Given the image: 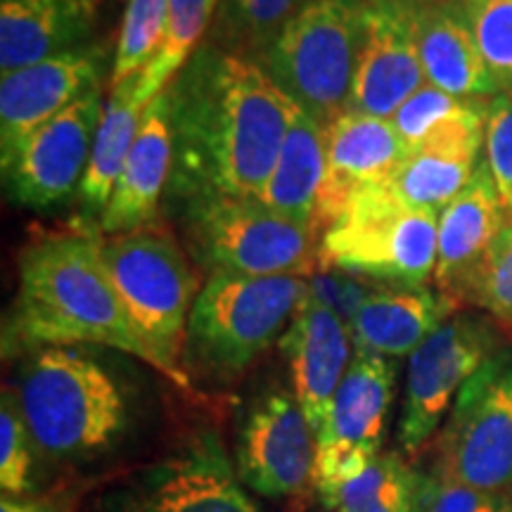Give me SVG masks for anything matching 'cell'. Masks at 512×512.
Segmentation results:
<instances>
[{"label": "cell", "instance_id": "8992f818", "mask_svg": "<svg viewBox=\"0 0 512 512\" xmlns=\"http://www.w3.org/2000/svg\"><path fill=\"white\" fill-rule=\"evenodd\" d=\"M361 41V0H311L256 64L299 110L328 128L349 110Z\"/></svg>", "mask_w": 512, "mask_h": 512}, {"label": "cell", "instance_id": "6da1fadb", "mask_svg": "<svg viewBox=\"0 0 512 512\" xmlns=\"http://www.w3.org/2000/svg\"><path fill=\"white\" fill-rule=\"evenodd\" d=\"M174 133L169 188L261 200L297 105L249 57L204 43L166 86Z\"/></svg>", "mask_w": 512, "mask_h": 512}, {"label": "cell", "instance_id": "ffe728a7", "mask_svg": "<svg viewBox=\"0 0 512 512\" xmlns=\"http://www.w3.org/2000/svg\"><path fill=\"white\" fill-rule=\"evenodd\" d=\"M508 221V209L482 162L472 181L439 211L437 290L458 302L460 287L477 271Z\"/></svg>", "mask_w": 512, "mask_h": 512}, {"label": "cell", "instance_id": "8fae6325", "mask_svg": "<svg viewBox=\"0 0 512 512\" xmlns=\"http://www.w3.org/2000/svg\"><path fill=\"white\" fill-rule=\"evenodd\" d=\"M396 370L387 358L356 354L318 437L316 491L323 505L382 453Z\"/></svg>", "mask_w": 512, "mask_h": 512}, {"label": "cell", "instance_id": "5bb4252c", "mask_svg": "<svg viewBox=\"0 0 512 512\" xmlns=\"http://www.w3.org/2000/svg\"><path fill=\"white\" fill-rule=\"evenodd\" d=\"M425 83L408 0H366L361 55L347 112L392 119Z\"/></svg>", "mask_w": 512, "mask_h": 512}, {"label": "cell", "instance_id": "4dcf8cb0", "mask_svg": "<svg viewBox=\"0 0 512 512\" xmlns=\"http://www.w3.org/2000/svg\"><path fill=\"white\" fill-rule=\"evenodd\" d=\"M169 0H126L124 19L114 48L110 88L140 76L164 43Z\"/></svg>", "mask_w": 512, "mask_h": 512}, {"label": "cell", "instance_id": "f35d334b", "mask_svg": "<svg viewBox=\"0 0 512 512\" xmlns=\"http://www.w3.org/2000/svg\"><path fill=\"white\" fill-rule=\"evenodd\" d=\"M448 3H458V5H465V3H470V0H448Z\"/></svg>", "mask_w": 512, "mask_h": 512}, {"label": "cell", "instance_id": "30bf717a", "mask_svg": "<svg viewBox=\"0 0 512 512\" xmlns=\"http://www.w3.org/2000/svg\"><path fill=\"white\" fill-rule=\"evenodd\" d=\"M498 351L489 320L456 313L411 354L399 420V446L418 456L451 413L460 389Z\"/></svg>", "mask_w": 512, "mask_h": 512}, {"label": "cell", "instance_id": "836d02e7", "mask_svg": "<svg viewBox=\"0 0 512 512\" xmlns=\"http://www.w3.org/2000/svg\"><path fill=\"white\" fill-rule=\"evenodd\" d=\"M38 451L15 389H3L0 403V486L3 496H24L34 486V453Z\"/></svg>", "mask_w": 512, "mask_h": 512}, {"label": "cell", "instance_id": "4fadbf2b", "mask_svg": "<svg viewBox=\"0 0 512 512\" xmlns=\"http://www.w3.org/2000/svg\"><path fill=\"white\" fill-rule=\"evenodd\" d=\"M102 112V91L95 88L36 128L3 171L12 200L31 209H48L79 192Z\"/></svg>", "mask_w": 512, "mask_h": 512}, {"label": "cell", "instance_id": "d6a6232c", "mask_svg": "<svg viewBox=\"0 0 512 512\" xmlns=\"http://www.w3.org/2000/svg\"><path fill=\"white\" fill-rule=\"evenodd\" d=\"M460 302L477 306L503 323H512V219L477 271L460 287Z\"/></svg>", "mask_w": 512, "mask_h": 512}, {"label": "cell", "instance_id": "cb8c5ba5", "mask_svg": "<svg viewBox=\"0 0 512 512\" xmlns=\"http://www.w3.org/2000/svg\"><path fill=\"white\" fill-rule=\"evenodd\" d=\"M323 178L325 126L297 107L261 202L290 219L316 228V207Z\"/></svg>", "mask_w": 512, "mask_h": 512}, {"label": "cell", "instance_id": "f1b7e54d", "mask_svg": "<svg viewBox=\"0 0 512 512\" xmlns=\"http://www.w3.org/2000/svg\"><path fill=\"white\" fill-rule=\"evenodd\" d=\"M309 3L311 0H219L211 43L256 62L287 22Z\"/></svg>", "mask_w": 512, "mask_h": 512}, {"label": "cell", "instance_id": "e575fe53", "mask_svg": "<svg viewBox=\"0 0 512 512\" xmlns=\"http://www.w3.org/2000/svg\"><path fill=\"white\" fill-rule=\"evenodd\" d=\"M484 164L512 219V93L489 102L484 128Z\"/></svg>", "mask_w": 512, "mask_h": 512}, {"label": "cell", "instance_id": "83f0119b", "mask_svg": "<svg viewBox=\"0 0 512 512\" xmlns=\"http://www.w3.org/2000/svg\"><path fill=\"white\" fill-rule=\"evenodd\" d=\"M422 484L399 453H380L366 470L337 489L325 508L332 512H420Z\"/></svg>", "mask_w": 512, "mask_h": 512}, {"label": "cell", "instance_id": "603a6c76", "mask_svg": "<svg viewBox=\"0 0 512 512\" xmlns=\"http://www.w3.org/2000/svg\"><path fill=\"white\" fill-rule=\"evenodd\" d=\"M140 512H261L235 477L216 434H202L162 465Z\"/></svg>", "mask_w": 512, "mask_h": 512}, {"label": "cell", "instance_id": "9c48e42d", "mask_svg": "<svg viewBox=\"0 0 512 512\" xmlns=\"http://www.w3.org/2000/svg\"><path fill=\"white\" fill-rule=\"evenodd\" d=\"M437 475L512 494V351L484 361L453 403L437 448Z\"/></svg>", "mask_w": 512, "mask_h": 512}, {"label": "cell", "instance_id": "f546056e", "mask_svg": "<svg viewBox=\"0 0 512 512\" xmlns=\"http://www.w3.org/2000/svg\"><path fill=\"white\" fill-rule=\"evenodd\" d=\"M219 0H169L164 43L155 60L140 76L138 98L143 105L166 91L176 74L188 64L216 17Z\"/></svg>", "mask_w": 512, "mask_h": 512}, {"label": "cell", "instance_id": "3957f363", "mask_svg": "<svg viewBox=\"0 0 512 512\" xmlns=\"http://www.w3.org/2000/svg\"><path fill=\"white\" fill-rule=\"evenodd\" d=\"M38 453L79 460L110 451L126 427V399L110 370L72 347L27 358L15 389Z\"/></svg>", "mask_w": 512, "mask_h": 512}, {"label": "cell", "instance_id": "ba28073f", "mask_svg": "<svg viewBox=\"0 0 512 512\" xmlns=\"http://www.w3.org/2000/svg\"><path fill=\"white\" fill-rule=\"evenodd\" d=\"M437 211L408 209L387 183L361 190L320 235L318 271H347L394 287H425L437 271Z\"/></svg>", "mask_w": 512, "mask_h": 512}, {"label": "cell", "instance_id": "9a60e30c", "mask_svg": "<svg viewBox=\"0 0 512 512\" xmlns=\"http://www.w3.org/2000/svg\"><path fill=\"white\" fill-rule=\"evenodd\" d=\"M107 53L102 46H83L43 60L0 81V157L3 171L17 157L31 133L76 100L100 88Z\"/></svg>", "mask_w": 512, "mask_h": 512}, {"label": "cell", "instance_id": "7c38bea8", "mask_svg": "<svg viewBox=\"0 0 512 512\" xmlns=\"http://www.w3.org/2000/svg\"><path fill=\"white\" fill-rule=\"evenodd\" d=\"M235 463L242 484L273 501L316 489L318 437L292 394L275 389L254 403L242 422Z\"/></svg>", "mask_w": 512, "mask_h": 512}, {"label": "cell", "instance_id": "484cf974", "mask_svg": "<svg viewBox=\"0 0 512 512\" xmlns=\"http://www.w3.org/2000/svg\"><path fill=\"white\" fill-rule=\"evenodd\" d=\"M484 145H434L413 150L387 188L408 209L439 211L446 207L479 169Z\"/></svg>", "mask_w": 512, "mask_h": 512}, {"label": "cell", "instance_id": "e0dca14e", "mask_svg": "<svg viewBox=\"0 0 512 512\" xmlns=\"http://www.w3.org/2000/svg\"><path fill=\"white\" fill-rule=\"evenodd\" d=\"M280 351L290 368L294 399L320 437L328 425L339 384L354 363L351 356H356L351 328L335 311L306 297L290 328L280 337Z\"/></svg>", "mask_w": 512, "mask_h": 512}, {"label": "cell", "instance_id": "7a4b0ae2", "mask_svg": "<svg viewBox=\"0 0 512 512\" xmlns=\"http://www.w3.org/2000/svg\"><path fill=\"white\" fill-rule=\"evenodd\" d=\"M72 344L124 351L162 373L102 266L100 230L91 228L50 230L27 242L3 328L5 354Z\"/></svg>", "mask_w": 512, "mask_h": 512}, {"label": "cell", "instance_id": "44dd1931", "mask_svg": "<svg viewBox=\"0 0 512 512\" xmlns=\"http://www.w3.org/2000/svg\"><path fill=\"white\" fill-rule=\"evenodd\" d=\"M102 0H0L3 74L88 46Z\"/></svg>", "mask_w": 512, "mask_h": 512}, {"label": "cell", "instance_id": "ab89813d", "mask_svg": "<svg viewBox=\"0 0 512 512\" xmlns=\"http://www.w3.org/2000/svg\"><path fill=\"white\" fill-rule=\"evenodd\" d=\"M363 3H366V0H363Z\"/></svg>", "mask_w": 512, "mask_h": 512}, {"label": "cell", "instance_id": "4316f807", "mask_svg": "<svg viewBox=\"0 0 512 512\" xmlns=\"http://www.w3.org/2000/svg\"><path fill=\"white\" fill-rule=\"evenodd\" d=\"M486 110L489 102L460 100L425 83L403 102L392 124L411 152L434 145H484Z\"/></svg>", "mask_w": 512, "mask_h": 512}, {"label": "cell", "instance_id": "d590c367", "mask_svg": "<svg viewBox=\"0 0 512 512\" xmlns=\"http://www.w3.org/2000/svg\"><path fill=\"white\" fill-rule=\"evenodd\" d=\"M420 512H512V494L472 489L432 472L422 484Z\"/></svg>", "mask_w": 512, "mask_h": 512}, {"label": "cell", "instance_id": "d6986e66", "mask_svg": "<svg viewBox=\"0 0 512 512\" xmlns=\"http://www.w3.org/2000/svg\"><path fill=\"white\" fill-rule=\"evenodd\" d=\"M174 166L169 95L162 91L147 102L112 200L100 216L102 235H119L157 221L159 200Z\"/></svg>", "mask_w": 512, "mask_h": 512}, {"label": "cell", "instance_id": "8d00e7d4", "mask_svg": "<svg viewBox=\"0 0 512 512\" xmlns=\"http://www.w3.org/2000/svg\"><path fill=\"white\" fill-rule=\"evenodd\" d=\"M380 287L382 283H377V280L363 278V275L356 273L337 271V268H328V271H318L313 278H309V299L325 306V309L335 311L344 323L351 325L358 309Z\"/></svg>", "mask_w": 512, "mask_h": 512}, {"label": "cell", "instance_id": "7402d4cb", "mask_svg": "<svg viewBox=\"0 0 512 512\" xmlns=\"http://www.w3.org/2000/svg\"><path fill=\"white\" fill-rule=\"evenodd\" d=\"M458 302L432 287L382 285L351 320L356 354L411 356L432 332L456 316Z\"/></svg>", "mask_w": 512, "mask_h": 512}, {"label": "cell", "instance_id": "5b68a950", "mask_svg": "<svg viewBox=\"0 0 512 512\" xmlns=\"http://www.w3.org/2000/svg\"><path fill=\"white\" fill-rule=\"evenodd\" d=\"M306 297L309 278L211 273L188 320L185 368L235 380L285 335Z\"/></svg>", "mask_w": 512, "mask_h": 512}, {"label": "cell", "instance_id": "277c9868", "mask_svg": "<svg viewBox=\"0 0 512 512\" xmlns=\"http://www.w3.org/2000/svg\"><path fill=\"white\" fill-rule=\"evenodd\" d=\"M100 256L133 328L162 366V375L190 389L181 361L188 320L202 287L176 235L159 221L119 235L100 233Z\"/></svg>", "mask_w": 512, "mask_h": 512}, {"label": "cell", "instance_id": "74e56055", "mask_svg": "<svg viewBox=\"0 0 512 512\" xmlns=\"http://www.w3.org/2000/svg\"><path fill=\"white\" fill-rule=\"evenodd\" d=\"M0 512H50V508L41 501H31V498L3 496V501H0Z\"/></svg>", "mask_w": 512, "mask_h": 512}, {"label": "cell", "instance_id": "ac0fdd59", "mask_svg": "<svg viewBox=\"0 0 512 512\" xmlns=\"http://www.w3.org/2000/svg\"><path fill=\"white\" fill-rule=\"evenodd\" d=\"M408 5L427 83L460 100L498 98L501 93L479 55L463 5L448 0H408Z\"/></svg>", "mask_w": 512, "mask_h": 512}, {"label": "cell", "instance_id": "52a82bcc", "mask_svg": "<svg viewBox=\"0 0 512 512\" xmlns=\"http://www.w3.org/2000/svg\"><path fill=\"white\" fill-rule=\"evenodd\" d=\"M183 221L192 252L211 273L256 278L318 273V230L256 197H190L183 202Z\"/></svg>", "mask_w": 512, "mask_h": 512}, {"label": "cell", "instance_id": "d4e9b609", "mask_svg": "<svg viewBox=\"0 0 512 512\" xmlns=\"http://www.w3.org/2000/svg\"><path fill=\"white\" fill-rule=\"evenodd\" d=\"M140 76H133L121 86L110 88V100L102 112L91 162H88L86 176H83L79 188V202L86 209V216H102V211L107 209L133 140L138 136L140 119H143L147 107L138 98Z\"/></svg>", "mask_w": 512, "mask_h": 512}, {"label": "cell", "instance_id": "1f68e13d", "mask_svg": "<svg viewBox=\"0 0 512 512\" xmlns=\"http://www.w3.org/2000/svg\"><path fill=\"white\" fill-rule=\"evenodd\" d=\"M463 10L498 93H512V0H470Z\"/></svg>", "mask_w": 512, "mask_h": 512}, {"label": "cell", "instance_id": "2e32d148", "mask_svg": "<svg viewBox=\"0 0 512 512\" xmlns=\"http://www.w3.org/2000/svg\"><path fill=\"white\" fill-rule=\"evenodd\" d=\"M406 143L392 119L344 112L325 128V178L318 195L316 228L323 235L361 190L392 181L406 157Z\"/></svg>", "mask_w": 512, "mask_h": 512}]
</instances>
